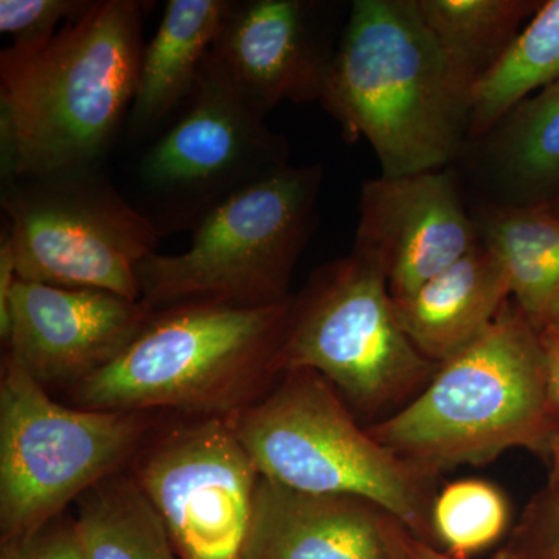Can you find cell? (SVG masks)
<instances>
[{
  "mask_svg": "<svg viewBox=\"0 0 559 559\" xmlns=\"http://www.w3.org/2000/svg\"><path fill=\"white\" fill-rule=\"evenodd\" d=\"M142 14L100 0L47 43L0 53L3 180L97 168L138 91Z\"/></svg>",
  "mask_w": 559,
  "mask_h": 559,
  "instance_id": "obj_1",
  "label": "cell"
},
{
  "mask_svg": "<svg viewBox=\"0 0 559 559\" xmlns=\"http://www.w3.org/2000/svg\"><path fill=\"white\" fill-rule=\"evenodd\" d=\"M471 100L417 0L352 3L320 103L345 138L369 140L381 176L447 168L468 139Z\"/></svg>",
  "mask_w": 559,
  "mask_h": 559,
  "instance_id": "obj_2",
  "label": "cell"
},
{
  "mask_svg": "<svg viewBox=\"0 0 559 559\" xmlns=\"http://www.w3.org/2000/svg\"><path fill=\"white\" fill-rule=\"evenodd\" d=\"M293 297L267 307L187 305L154 311L109 366L64 393L91 411L235 417L282 377Z\"/></svg>",
  "mask_w": 559,
  "mask_h": 559,
  "instance_id": "obj_3",
  "label": "cell"
},
{
  "mask_svg": "<svg viewBox=\"0 0 559 559\" xmlns=\"http://www.w3.org/2000/svg\"><path fill=\"white\" fill-rule=\"evenodd\" d=\"M554 412L539 330L507 304L480 337L440 364L428 388L370 433L432 477L514 448L550 451Z\"/></svg>",
  "mask_w": 559,
  "mask_h": 559,
  "instance_id": "obj_4",
  "label": "cell"
},
{
  "mask_svg": "<svg viewBox=\"0 0 559 559\" xmlns=\"http://www.w3.org/2000/svg\"><path fill=\"white\" fill-rule=\"evenodd\" d=\"M235 426L264 479L312 495L370 500L429 543L436 499L430 476L360 428L316 371L282 373L263 399L235 415Z\"/></svg>",
  "mask_w": 559,
  "mask_h": 559,
  "instance_id": "obj_5",
  "label": "cell"
},
{
  "mask_svg": "<svg viewBox=\"0 0 559 559\" xmlns=\"http://www.w3.org/2000/svg\"><path fill=\"white\" fill-rule=\"evenodd\" d=\"M322 179L320 165H289L235 193L197 224L186 252L140 263L142 300L159 311L289 299L294 267L318 226Z\"/></svg>",
  "mask_w": 559,
  "mask_h": 559,
  "instance_id": "obj_6",
  "label": "cell"
},
{
  "mask_svg": "<svg viewBox=\"0 0 559 559\" xmlns=\"http://www.w3.org/2000/svg\"><path fill=\"white\" fill-rule=\"evenodd\" d=\"M167 415L91 411L53 399L11 356L0 378V533L31 535L127 469Z\"/></svg>",
  "mask_w": 559,
  "mask_h": 559,
  "instance_id": "obj_7",
  "label": "cell"
},
{
  "mask_svg": "<svg viewBox=\"0 0 559 559\" xmlns=\"http://www.w3.org/2000/svg\"><path fill=\"white\" fill-rule=\"evenodd\" d=\"M2 209L17 278L142 300L138 267L162 231L97 168L3 180Z\"/></svg>",
  "mask_w": 559,
  "mask_h": 559,
  "instance_id": "obj_8",
  "label": "cell"
},
{
  "mask_svg": "<svg viewBox=\"0 0 559 559\" xmlns=\"http://www.w3.org/2000/svg\"><path fill=\"white\" fill-rule=\"evenodd\" d=\"M278 369L316 371L349 409L373 412L430 380L439 366L401 329L381 271L352 252L319 267L293 297Z\"/></svg>",
  "mask_w": 559,
  "mask_h": 559,
  "instance_id": "obj_9",
  "label": "cell"
},
{
  "mask_svg": "<svg viewBox=\"0 0 559 559\" xmlns=\"http://www.w3.org/2000/svg\"><path fill=\"white\" fill-rule=\"evenodd\" d=\"M289 167V145L249 108L212 51L189 100L138 168L145 215L162 231L194 229L238 191Z\"/></svg>",
  "mask_w": 559,
  "mask_h": 559,
  "instance_id": "obj_10",
  "label": "cell"
},
{
  "mask_svg": "<svg viewBox=\"0 0 559 559\" xmlns=\"http://www.w3.org/2000/svg\"><path fill=\"white\" fill-rule=\"evenodd\" d=\"M167 418L127 469L182 559H240L261 476L235 417Z\"/></svg>",
  "mask_w": 559,
  "mask_h": 559,
  "instance_id": "obj_11",
  "label": "cell"
},
{
  "mask_svg": "<svg viewBox=\"0 0 559 559\" xmlns=\"http://www.w3.org/2000/svg\"><path fill=\"white\" fill-rule=\"evenodd\" d=\"M154 314L143 300L16 280L0 319L5 355L47 392L61 393L109 366Z\"/></svg>",
  "mask_w": 559,
  "mask_h": 559,
  "instance_id": "obj_12",
  "label": "cell"
},
{
  "mask_svg": "<svg viewBox=\"0 0 559 559\" xmlns=\"http://www.w3.org/2000/svg\"><path fill=\"white\" fill-rule=\"evenodd\" d=\"M479 242L451 171L362 183L353 252L381 271L393 300L421 288Z\"/></svg>",
  "mask_w": 559,
  "mask_h": 559,
  "instance_id": "obj_13",
  "label": "cell"
},
{
  "mask_svg": "<svg viewBox=\"0 0 559 559\" xmlns=\"http://www.w3.org/2000/svg\"><path fill=\"white\" fill-rule=\"evenodd\" d=\"M331 3L231 0L212 53L249 108L322 100L340 39Z\"/></svg>",
  "mask_w": 559,
  "mask_h": 559,
  "instance_id": "obj_14",
  "label": "cell"
},
{
  "mask_svg": "<svg viewBox=\"0 0 559 559\" xmlns=\"http://www.w3.org/2000/svg\"><path fill=\"white\" fill-rule=\"evenodd\" d=\"M396 522L370 500L260 477L240 559H393Z\"/></svg>",
  "mask_w": 559,
  "mask_h": 559,
  "instance_id": "obj_15",
  "label": "cell"
},
{
  "mask_svg": "<svg viewBox=\"0 0 559 559\" xmlns=\"http://www.w3.org/2000/svg\"><path fill=\"white\" fill-rule=\"evenodd\" d=\"M510 296L506 267L479 242L421 288L392 300L401 329L414 347L440 366L480 337Z\"/></svg>",
  "mask_w": 559,
  "mask_h": 559,
  "instance_id": "obj_16",
  "label": "cell"
},
{
  "mask_svg": "<svg viewBox=\"0 0 559 559\" xmlns=\"http://www.w3.org/2000/svg\"><path fill=\"white\" fill-rule=\"evenodd\" d=\"M231 0H170L143 50L128 128L146 138L182 109L218 39Z\"/></svg>",
  "mask_w": 559,
  "mask_h": 559,
  "instance_id": "obj_17",
  "label": "cell"
},
{
  "mask_svg": "<svg viewBox=\"0 0 559 559\" xmlns=\"http://www.w3.org/2000/svg\"><path fill=\"white\" fill-rule=\"evenodd\" d=\"M479 140L492 202L549 204L559 197V81L518 103Z\"/></svg>",
  "mask_w": 559,
  "mask_h": 559,
  "instance_id": "obj_18",
  "label": "cell"
},
{
  "mask_svg": "<svg viewBox=\"0 0 559 559\" xmlns=\"http://www.w3.org/2000/svg\"><path fill=\"white\" fill-rule=\"evenodd\" d=\"M473 218L481 245L506 267L514 305L539 330L559 293V216L547 205L489 202Z\"/></svg>",
  "mask_w": 559,
  "mask_h": 559,
  "instance_id": "obj_19",
  "label": "cell"
},
{
  "mask_svg": "<svg viewBox=\"0 0 559 559\" xmlns=\"http://www.w3.org/2000/svg\"><path fill=\"white\" fill-rule=\"evenodd\" d=\"M73 506L84 559H182L128 469L105 477Z\"/></svg>",
  "mask_w": 559,
  "mask_h": 559,
  "instance_id": "obj_20",
  "label": "cell"
},
{
  "mask_svg": "<svg viewBox=\"0 0 559 559\" xmlns=\"http://www.w3.org/2000/svg\"><path fill=\"white\" fill-rule=\"evenodd\" d=\"M540 0H417L426 27L474 91L502 61Z\"/></svg>",
  "mask_w": 559,
  "mask_h": 559,
  "instance_id": "obj_21",
  "label": "cell"
},
{
  "mask_svg": "<svg viewBox=\"0 0 559 559\" xmlns=\"http://www.w3.org/2000/svg\"><path fill=\"white\" fill-rule=\"evenodd\" d=\"M559 81V0H544L502 61L474 87L469 140L487 135L518 103Z\"/></svg>",
  "mask_w": 559,
  "mask_h": 559,
  "instance_id": "obj_22",
  "label": "cell"
},
{
  "mask_svg": "<svg viewBox=\"0 0 559 559\" xmlns=\"http://www.w3.org/2000/svg\"><path fill=\"white\" fill-rule=\"evenodd\" d=\"M510 511L502 492L488 481L468 479L448 485L433 499L430 524L451 557L466 559L487 549L506 532Z\"/></svg>",
  "mask_w": 559,
  "mask_h": 559,
  "instance_id": "obj_23",
  "label": "cell"
},
{
  "mask_svg": "<svg viewBox=\"0 0 559 559\" xmlns=\"http://www.w3.org/2000/svg\"><path fill=\"white\" fill-rule=\"evenodd\" d=\"M86 0H0V32L11 46L33 47L57 35L60 22H73L91 9Z\"/></svg>",
  "mask_w": 559,
  "mask_h": 559,
  "instance_id": "obj_24",
  "label": "cell"
},
{
  "mask_svg": "<svg viewBox=\"0 0 559 559\" xmlns=\"http://www.w3.org/2000/svg\"><path fill=\"white\" fill-rule=\"evenodd\" d=\"M0 559H84L72 516L57 520L21 538L3 539Z\"/></svg>",
  "mask_w": 559,
  "mask_h": 559,
  "instance_id": "obj_25",
  "label": "cell"
},
{
  "mask_svg": "<svg viewBox=\"0 0 559 559\" xmlns=\"http://www.w3.org/2000/svg\"><path fill=\"white\" fill-rule=\"evenodd\" d=\"M393 559H459L412 535L401 522L393 530ZM496 559H509L500 555Z\"/></svg>",
  "mask_w": 559,
  "mask_h": 559,
  "instance_id": "obj_26",
  "label": "cell"
},
{
  "mask_svg": "<svg viewBox=\"0 0 559 559\" xmlns=\"http://www.w3.org/2000/svg\"><path fill=\"white\" fill-rule=\"evenodd\" d=\"M540 340L547 353L549 362V378L551 396L555 407L559 411V334L549 330H540ZM551 459H554V471H551V484H559V426L550 447Z\"/></svg>",
  "mask_w": 559,
  "mask_h": 559,
  "instance_id": "obj_27",
  "label": "cell"
},
{
  "mask_svg": "<svg viewBox=\"0 0 559 559\" xmlns=\"http://www.w3.org/2000/svg\"><path fill=\"white\" fill-rule=\"evenodd\" d=\"M555 495L549 503L547 513V543H549V559H559V484H554Z\"/></svg>",
  "mask_w": 559,
  "mask_h": 559,
  "instance_id": "obj_28",
  "label": "cell"
},
{
  "mask_svg": "<svg viewBox=\"0 0 559 559\" xmlns=\"http://www.w3.org/2000/svg\"><path fill=\"white\" fill-rule=\"evenodd\" d=\"M540 330L554 331L559 334V293L551 301L549 310L544 316L543 323H540Z\"/></svg>",
  "mask_w": 559,
  "mask_h": 559,
  "instance_id": "obj_29",
  "label": "cell"
},
{
  "mask_svg": "<svg viewBox=\"0 0 559 559\" xmlns=\"http://www.w3.org/2000/svg\"><path fill=\"white\" fill-rule=\"evenodd\" d=\"M544 205H547V207H549L551 212L555 213V215L559 216V197L555 198V200H551L549 204Z\"/></svg>",
  "mask_w": 559,
  "mask_h": 559,
  "instance_id": "obj_30",
  "label": "cell"
}]
</instances>
